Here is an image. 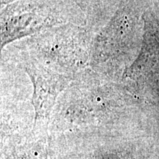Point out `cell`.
Returning a JSON list of instances; mask_svg holds the SVG:
<instances>
[{"label": "cell", "instance_id": "1", "mask_svg": "<svg viewBox=\"0 0 159 159\" xmlns=\"http://www.w3.org/2000/svg\"><path fill=\"white\" fill-rule=\"evenodd\" d=\"M34 86L33 103L35 111V124L44 122L55 104L57 95L68 85V77L47 69L30 65L26 67Z\"/></svg>", "mask_w": 159, "mask_h": 159}]
</instances>
